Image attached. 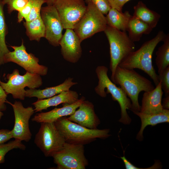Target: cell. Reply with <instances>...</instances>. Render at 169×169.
I'll use <instances>...</instances> for the list:
<instances>
[{
    "mask_svg": "<svg viewBox=\"0 0 169 169\" xmlns=\"http://www.w3.org/2000/svg\"><path fill=\"white\" fill-rule=\"evenodd\" d=\"M166 35L163 31H159L154 38L145 42L136 51L130 53L118 66L128 69H138L143 71L152 79L156 86L160 81L152 65V56L156 46L163 41Z\"/></svg>",
    "mask_w": 169,
    "mask_h": 169,
    "instance_id": "obj_1",
    "label": "cell"
},
{
    "mask_svg": "<svg viewBox=\"0 0 169 169\" xmlns=\"http://www.w3.org/2000/svg\"><path fill=\"white\" fill-rule=\"evenodd\" d=\"M120 87L130 99L133 112L140 111L138 96L142 91H149L155 87L151 82L137 72L134 69H128L118 66L111 80Z\"/></svg>",
    "mask_w": 169,
    "mask_h": 169,
    "instance_id": "obj_2",
    "label": "cell"
},
{
    "mask_svg": "<svg viewBox=\"0 0 169 169\" xmlns=\"http://www.w3.org/2000/svg\"><path fill=\"white\" fill-rule=\"evenodd\" d=\"M66 142L74 144L84 145L99 138L105 139L109 137L110 130L88 128L71 121L63 117L54 122Z\"/></svg>",
    "mask_w": 169,
    "mask_h": 169,
    "instance_id": "obj_3",
    "label": "cell"
},
{
    "mask_svg": "<svg viewBox=\"0 0 169 169\" xmlns=\"http://www.w3.org/2000/svg\"><path fill=\"white\" fill-rule=\"evenodd\" d=\"M108 68L104 66H99L95 69V73L98 79L97 85L95 88V93L102 98L110 93L112 99L117 101L121 109V118L119 121L125 125L131 123V119L129 116L127 110H130L131 103L130 99L120 87H117L109 78Z\"/></svg>",
    "mask_w": 169,
    "mask_h": 169,
    "instance_id": "obj_4",
    "label": "cell"
},
{
    "mask_svg": "<svg viewBox=\"0 0 169 169\" xmlns=\"http://www.w3.org/2000/svg\"><path fill=\"white\" fill-rule=\"evenodd\" d=\"M104 32L110 45V67L112 73L111 80L116 67L130 53L135 51V46L126 31L119 30L107 25Z\"/></svg>",
    "mask_w": 169,
    "mask_h": 169,
    "instance_id": "obj_5",
    "label": "cell"
},
{
    "mask_svg": "<svg viewBox=\"0 0 169 169\" xmlns=\"http://www.w3.org/2000/svg\"><path fill=\"white\" fill-rule=\"evenodd\" d=\"M7 82L0 80V85L7 95L11 94L13 98L24 100L25 97L27 87L30 89L38 88L43 84L41 75L27 72L23 75H21L17 69H14L11 74L6 76Z\"/></svg>",
    "mask_w": 169,
    "mask_h": 169,
    "instance_id": "obj_6",
    "label": "cell"
},
{
    "mask_svg": "<svg viewBox=\"0 0 169 169\" xmlns=\"http://www.w3.org/2000/svg\"><path fill=\"white\" fill-rule=\"evenodd\" d=\"M87 4L85 13L73 29L81 42L97 33L104 31L107 25L105 17L92 1Z\"/></svg>",
    "mask_w": 169,
    "mask_h": 169,
    "instance_id": "obj_7",
    "label": "cell"
},
{
    "mask_svg": "<svg viewBox=\"0 0 169 169\" xmlns=\"http://www.w3.org/2000/svg\"><path fill=\"white\" fill-rule=\"evenodd\" d=\"M36 134L34 142L46 157H52L66 142L54 122H43Z\"/></svg>",
    "mask_w": 169,
    "mask_h": 169,
    "instance_id": "obj_8",
    "label": "cell"
},
{
    "mask_svg": "<svg viewBox=\"0 0 169 169\" xmlns=\"http://www.w3.org/2000/svg\"><path fill=\"white\" fill-rule=\"evenodd\" d=\"M84 145L66 142L52 156L58 169H84L88 165Z\"/></svg>",
    "mask_w": 169,
    "mask_h": 169,
    "instance_id": "obj_9",
    "label": "cell"
},
{
    "mask_svg": "<svg viewBox=\"0 0 169 169\" xmlns=\"http://www.w3.org/2000/svg\"><path fill=\"white\" fill-rule=\"evenodd\" d=\"M10 47L14 50L5 55L3 59L4 63L13 62L29 73L38 74L41 76L47 75L48 67L39 64L38 59L32 53L27 52L23 41L20 46Z\"/></svg>",
    "mask_w": 169,
    "mask_h": 169,
    "instance_id": "obj_10",
    "label": "cell"
},
{
    "mask_svg": "<svg viewBox=\"0 0 169 169\" xmlns=\"http://www.w3.org/2000/svg\"><path fill=\"white\" fill-rule=\"evenodd\" d=\"M54 5L65 29H74L87 8L84 0H57Z\"/></svg>",
    "mask_w": 169,
    "mask_h": 169,
    "instance_id": "obj_11",
    "label": "cell"
},
{
    "mask_svg": "<svg viewBox=\"0 0 169 169\" xmlns=\"http://www.w3.org/2000/svg\"><path fill=\"white\" fill-rule=\"evenodd\" d=\"M6 103L12 107L14 115V124L11 130L13 138L14 139L29 141L32 134L29 128V120L34 113L31 106L25 107L20 101H16L13 104L6 101Z\"/></svg>",
    "mask_w": 169,
    "mask_h": 169,
    "instance_id": "obj_12",
    "label": "cell"
},
{
    "mask_svg": "<svg viewBox=\"0 0 169 169\" xmlns=\"http://www.w3.org/2000/svg\"><path fill=\"white\" fill-rule=\"evenodd\" d=\"M40 16L45 27L44 38L51 45L55 47L59 46L64 28L54 5L42 7Z\"/></svg>",
    "mask_w": 169,
    "mask_h": 169,
    "instance_id": "obj_13",
    "label": "cell"
},
{
    "mask_svg": "<svg viewBox=\"0 0 169 169\" xmlns=\"http://www.w3.org/2000/svg\"><path fill=\"white\" fill-rule=\"evenodd\" d=\"M79 39L73 29H66L59 42L64 59L73 63L78 62L82 54Z\"/></svg>",
    "mask_w": 169,
    "mask_h": 169,
    "instance_id": "obj_14",
    "label": "cell"
},
{
    "mask_svg": "<svg viewBox=\"0 0 169 169\" xmlns=\"http://www.w3.org/2000/svg\"><path fill=\"white\" fill-rule=\"evenodd\" d=\"M78 108L67 118L88 128L97 129L100 121L95 112L93 103L84 100Z\"/></svg>",
    "mask_w": 169,
    "mask_h": 169,
    "instance_id": "obj_15",
    "label": "cell"
},
{
    "mask_svg": "<svg viewBox=\"0 0 169 169\" xmlns=\"http://www.w3.org/2000/svg\"><path fill=\"white\" fill-rule=\"evenodd\" d=\"M84 99V97H83L73 103L63 104V106L61 108H55L47 112L38 113L34 116L32 120L38 123L54 122L59 118L72 114Z\"/></svg>",
    "mask_w": 169,
    "mask_h": 169,
    "instance_id": "obj_16",
    "label": "cell"
},
{
    "mask_svg": "<svg viewBox=\"0 0 169 169\" xmlns=\"http://www.w3.org/2000/svg\"><path fill=\"white\" fill-rule=\"evenodd\" d=\"M163 92L160 81L152 90L145 92L142 100L140 112L148 114H154L162 112L164 109L162 105Z\"/></svg>",
    "mask_w": 169,
    "mask_h": 169,
    "instance_id": "obj_17",
    "label": "cell"
},
{
    "mask_svg": "<svg viewBox=\"0 0 169 169\" xmlns=\"http://www.w3.org/2000/svg\"><path fill=\"white\" fill-rule=\"evenodd\" d=\"M79 95L77 92L69 90L47 99H38L32 103L35 112L41 111L48 108L57 106L61 104H71L79 100Z\"/></svg>",
    "mask_w": 169,
    "mask_h": 169,
    "instance_id": "obj_18",
    "label": "cell"
},
{
    "mask_svg": "<svg viewBox=\"0 0 169 169\" xmlns=\"http://www.w3.org/2000/svg\"><path fill=\"white\" fill-rule=\"evenodd\" d=\"M77 83L73 81V79L69 77L62 84L56 86L42 89H29L26 90L25 97H36L43 99L51 97L64 91L69 90L70 88Z\"/></svg>",
    "mask_w": 169,
    "mask_h": 169,
    "instance_id": "obj_19",
    "label": "cell"
},
{
    "mask_svg": "<svg viewBox=\"0 0 169 169\" xmlns=\"http://www.w3.org/2000/svg\"><path fill=\"white\" fill-rule=\"evenodd\" d=\"M133 112L140 118L141 121V128L136 137L140 141L143 140V132L146 126H154L159 123L169 122V110L164 109L161 112L151 114H144L140 111Z\"/></svg>",
    "mask_w": 169,
    "mask_h": 169,
    "instance_id": "obj_20",
    "label": "cell"
},
{
    "mask_svg": "<svg viewBox=\"0 0 169 169\" xmlns=\"http://www.w3.org/2000/svg\"><path fill=\"white\" fill-rule=\"evenodd\" d=\"M131 16L128 11L123 13L111 8L105 17L107 25L117 30L126 32L129 21Z\"/></svg>",
    "mask_w": 169,
    "mask_h": 169,
    "instance_id": "obj_21",
    "label": "cell"
},
{
    "mask_svg": "<svg viewBox=\"0 0 169 169\" xmlns=\"http://www.w3.org/2000/svg\"><path fill=\"white\" fill-rule=\"evenodd\" d=\"M133 16L146 23L153 28L157 25L161 15L148 8L141 1H139L134 7Z\"/></svg>",
    "mask_w": 169,
    "mask_h": 169,
    "instance_id": "obj_22",
    "label": "cell"
},
{
    "mask_svg": "<svg viewBox=\"0 0 169 169\" xmlns=\"http://www.w3.org/2000/svg\"><path fill=\"white\" fill-rule=\"evenodd\" d=\"M153 28L139 19L132 16L127 26L128 36L133 42L139 41L144 34H149Z\"/></svg>",
    "mask_w": 169,
    "mask_h": 169,
    "instance_id": "obj_23",
    "label": "cell"
},
{
    "mask_svg": "<svg viewBox=\"0 0 169 169\" xmlns=\"http://www.w3.org/2000/svg\"><path fill=\"white\" fill-rule=\"evenodd\" d=\"M23 25L30 40L39 42L41 38L45 37V27L40 15L32 20L25 21Z\"/></svg>",
    "mask_w": 169,
    "mask_h": 169,
    "instance_id": "obj_24",
    "label": "cell"
},
{
    "mask_svg": "<svg viewBox=\"0 0 169 169\" xmlns=\"http://www.w3.org/2000/svg\"><path fill=\"white\" fill-rule=\"evenodd\" d=\"M163 44L156 52V63L159 74L169 66V34L166 35L163 40Z\"/></svg>",
    "mask_w": 169,
    "mask_h": 169,
    "instance_id": "obj_25",
    "label": "cell"
},
{
    "mask_svg": "<svg viewBox=\"0 0 169 169\" xmlns=\"http://www.w3.org/2000/svg\"><path fill=\"white\" fill-rule=\"evenodd\" d=\"M4 5L2 0H0V66L5 64L4 57L10 51L5 42L7 29L3 11Z\"/></svg>",
    "mask_w": 169,
    "mask_h": 169,
    "instance_id": "obj_26",
    "label": "cell"
},
{
    "mask_svg": "<svg viewBox=\"0 0 169 169\" xmlns=\"http://www.w3.org/2000/svg\"><path fill=\"white\" fill-rule=\"evenodd\" d=\"M26 148V146L22 141L17 139L0 144V163L4 162L5 156L9 151L15 149L24 150Z\"/></svg>",
    "mask_w": 169,
    "mask_h": 169,
    "instance_id": "obj_27",
    "label": "cell"
},
{
    "mask_svg": "<svg viewBox=\"0 0 169 169\" xmlns=\"http://www.w3.org/2000/svg\"><path fill=\"white\" fill-rule=\"evenodd\" d=\"M28 0H2L4 5L7 6L8 13H11L14 11H19L27 3Z\"/></svg>",
    "mask_w": 169,
    "mask_h": 169,
    "instance_id": "obj_28",
    "label": "cell"
},
{
    "mask_svg": "<svg viewBox=\"0 0 169 169\" xmlns=\"http://www.w3.org/2000/svg\"><path fill=\"white\" fill-rule=\"evenodd\" d=\"M32 7L30 13L26 21L32 20L40 15L42 5L45 3V0H31Z\"/></svg>",
    "mask_w": 169,
    "mask_h": 169,
    "instance_id": "obj_29",
    "label": "cell"
},
{
    "mask_svg": "<svg viewBox=\"0 0 169 169\" xmlns=\"http://www.w3.org/2000/svg\"><path fill=\"white\" fill-rule=\"evenodd\" d=\"M158 75L159 81L161 82V88L165 94V96L169 95V66Z\"/></svg>",
    "mask_w": 169,
    "mask_h": 169,
    "instance_id": "obj_30",
    "label": "cell"
},
{
    "mask_svg": "<svg viewBox=\"0 0 169 169\" xmlns=\"http://www.w3.org/2000/svg\"><path fill=\"white\" fill-rule=\"evenodd\" d=\"M32 1L28 0L26 5L21 9L18 11V22L20 23L23 19L25 21L27 19L30 13L32 7Z\"/></svg>",
    "mask_w": 169,
    "mask_h": 169,
    "instance_id": "obj_31",
    "label": "cell"
},
{
    "mask_svg": "<svg viewBox=\"0 0 169 169\" xmlns=\"http://www.w3.org/2000/svg\"><path fill=\"white\" fill-rule=\"evenodd\" d=\"M91 1L104 15H106L111 8L108 0H91Z\"/></svg>",
    "mask_w": 169,
    "mask_h": 169,
    "instance_id": "obj_32",
    "label": "cell"
},
{
    "mask_svg": "<svg viewBox=\"0 0 169 169\" xmlns=\"http://www.w3.org/2000/svg\"><path fill=\"white\" fill-rule=\"evenodd\" d=\"M111 8L122 12L123 8L127 2L130 0H108Z\"/></svg>",
    "mask_w": 169,
    "mask_h": 169,
    "instance_id": "obj_33",
    "label": "cell"
},
{
    "mask_svg": "<svg viewBox=\"0 0 169 169\" xmlns=\"http://www.w3.org/2000/svg\"><path fill=\"white\" fill-rule=\"evenodd\" d=\"M12 138L11 130L5 129L0 130V144L5 143Z\"/></svg>",
    "mask_w": 169,
    "mask_h": 169,
    "instance_id": "obj_34",
    "label": "cell"
},
{
    "mask_svg": "<svg viewBox=\"0 0 169 169\" xmlns=\"http://www.w3.org/2000/svg\"><path fill=\"white\" fill-rule=\"evenodd\" d=\"M7 97V95L0 85V110L2 111L6 109L5 103H6Z\"/></svg>",
    "mask_w": 169,
    "mask_h": 169,
    "instance_id": "obj_35",
    "label": "cell"
},
{
    "mask_svg": "<svg viewBox=\"0 0 169 169\" xmlns=\"http://www.w3.org/2000/svg\"><path fill=\"white\" fill-rule=\"evenodd\" d=\"M162 105L163 108L165 109L169 110V95L165 96L162 100Z\"/></svg>",
    "mask_w": 169,
    "mask_h": 169,
    "instance_id": "obj_36",
    "label": "cell"
},
{
    "mask_svg": "<svg viewBox=\"0 0 169 169\" xmlns=\"http://www.w3.org/2000/svg\"><path fill=\"white\" fill-rule=\"evenodd\" d=\"M45 3L48 5H54V3L57 0H45Z\"/></svg>",
    "mask_w": 169,
    "mask_h": 169,
    "instance_id": "obj_37",
    "label": "cell"
},
{
    "mask_svg": "<svg viewBox=\"0 0 169 169\" xmlns=\"http://www.w3.org/2000/svg\"><path fill=\"white\" fill-rule=\"evenodd\" d=\"M3 115V113L2 111L0 110V120H1Z\"/></svg>",
    "mask_w": 169,
    "mask_h": 169,
    "instance_id": "obj_38",
    "label": "cell"
},
{
    "mask_svg": "<svg viewBox=\"0 0 169 169\" xmlns=\"http://www.w3.org/2000/svg\"><path fill=\"white\" fill-rule=\"evenodd\" d=\"M91 1V0H85V2L87 3Z\"/></svg>",
    "mask_w": 169,
    "mask_h": 169,
    "instance_id": "obj_39",
    "label": "cell"
}]
</instances>
